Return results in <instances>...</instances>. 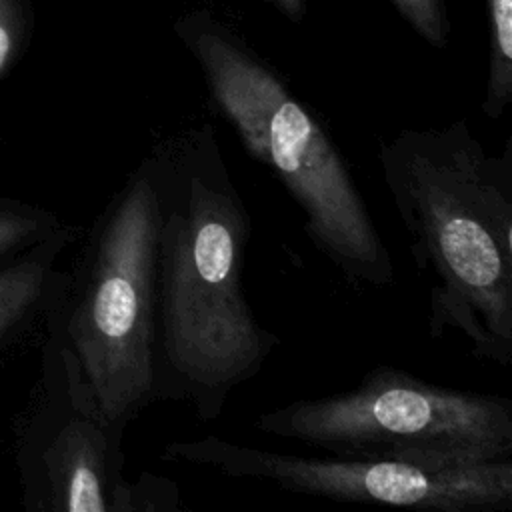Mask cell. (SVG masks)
Instances as JSON below:
<instances>
[{
	"mask_svg": "<svg viewBox=\"0 0 512 512\" xmlns=\"http://www.w3.org/2000/svg\"><path fill=\"white\" fill-rule=\"evenodd\" d=\"M158 208L154 274V398L186 402L202 422L280 346L244 290L250 214L212 124L148 148Z\"/></svg>",
	"mask_w": 512,
	"mask_h": 512,
	"instance_id": "cell-1",
	"label": "cell"
},
{
	"mask_svg": "<svg viewBox=\"0 0 512 512\" xmlns=\"http://www.w3.org/2000/svg\"><path fill=\"white\" fill-rule=\"evenodd\" d=\"M382 180L430 276L428 332H458L478 360L512 362V144L486 152L468 118L404 128L378 146Z\"/></svg>",
	"mask_w": 512,
	"mask_h": 512,
	"instance_id": "cell-2",
	"label": "cell"
},
{
	"mask_svg": "<svg viewBox=\"0 0 512 512\" xmlns=\"http://www.w3.org/2000/svg\"><path fill=\"white\" fill-rule=\"evenodd\" d=\"M174 34L198 64L212 108L296 202L314 248L352 288L390 286V252L318 112L214 12L198 8L180 14Z\"/></svg>",
	"mask_w": 512,
	"mask_h": 512,
	"instance_id": "cell-3",
	"label": "cell"
},
{
	"mask_svg": "<svg viewBox=\"0 0 512 512\" xmlns=\"http://www.w3.org/2000/svg\"><path fill=\"white\" fill-rule=\"evenodd\" d=\"M158 208L146 152L88 234L50 318L102 412L136 420L154 398V274Z\"/></svg>",
	"mask_w": 512,
	"mask_h": 512,
	"instance_id": "cell-4",
	"label": "cell"
},
{
	"mask_svg": "<svg viewBox=\"0 0 512 512\" xmlns=\"http://www.w3.org/2000/svg\"><path fill=\"white\" fill-rule=\"evenodd\" d=\"M254 428L338 456L448 464L512 456L506 396L440 386L386 364L346 392L266 410Z\"/></svg>",
	"mask_w": 512,
	"mask_h": 512,
	"instance_id": "cell-5",
	"label": "cell"
},
{
	"mask_svg": "<svg viewBox=\"0 0 512 512\" xmlns=\"http://www.w3.org/2000/svg\"><path fill=\"white\" fill-rule=\"evenodd\" d=\"M160 458L336 502L440 512H508L512 508V456L464 464L338 454L298 456L210 434L168 442Z\"/></svg>",
	"mask_w": 512,
	"mask_h": 512,
	"instance_id": "cell-6",
	"label": "cell"
},
{
	"mask_svg": "<svg viewBox=\"0 0 512 512\" xmlns=\"http://www.w3.org/2000/svg\"><path fill=\"white\" fill-rule=\"evenodd\" d=\"M42 402L28 426L22 470L30 508L44 512H110L124 478L126 424L110 420L50 318Z\"/></svg>",
	"mask_w": 512,
	"mask_h": 512,
	"instance_id": "cell-7",
	"label": "cell"
},
{
	"mask_svg": "<svg viewBox=\"0 0 512 512\" xmlns=\"http://www.w3.org/2000/svg\"><path fill=\"white\" fill-rule=\"evenodd\" d=\"M78 236V226L62 224L50 236L0 264V346L40 308H54L60 302L66 274L56 270V262Z\"/></svg>",
	"mask_w": 512,
	"mask_h": 512,
	"instance_id": "cell-8",
	"label": "cell"
},
{
	"mask_svg": "<svg viewBox=\"0 0 512 512\" xmlns=\"http://www.w3.org/2000/svg\"><path fill=\"white\" fill-rule=\"evenodd\" d=\"M488 16V76L482 112L496 120L512 102V0H484Z\"/></svg>",
	"mask_w": 512,
	"mask_h": 512,
	"instance_id": "cell-9",
	"label": "cell"
},
{
	"mask_svg": "<svg viewBox=\"0 0 512 512\" xmlns=\"http://www.w3.org/2000/svg\"><path fill=\"white\" fill-rule=\"evenodd\" d=\"M60 226L62 222L44 208L0 198V262L20 254Z\"/></svg>",
	"mask_w": 512,
	"mask_h": 512,
	"instance_id": "cell-10",
	"label": "cell"
},
{
	"mask_svg": "<svg viewBox=\"0 0 512 512\" xmlns=\"http://www.w3.org/2000/svg\"><path fill=\"white\" fill-rule=\"evenodd\" d=\"M182 510L178 484L152 472L138 478H122L112 494L110 512H176Z\"/></svg>",
	"mask_w": 512,
	"mask_h": 512,
	"instance_id": "cell-11",
	"label": "cell"
},
{
	"mask_svg": "<svg viewBox=\"0 0 512 512\" xmlns=\"http://www.w3.org/2000/svg\"><path fill=\"white\" fill-rule=\"evenodd\" d=\"M402 20L432 48H446L450 42V14L446 0H388Z\"/></svg>",
	"mask_w": 512,
	"mask_h": 512,
	"instance_id": "cell-12",
	"label": "cell"
},
{
	"mask_svg": "<svg viewBox=\"0 0 512 512\" xmlns=\"http://www.w3.org/2000/svg\"><path fill=\"white\" fill-rule=\"evenodd\" d=\"M20 40V16L12 0H0V72L10 62Z\"/></svg>",
	"mask_w": 512,
	"mask_h": 512,
	"instance_id": "cell-13",
	"label": "cell"
},
{
	"mask_svg": "<svg viewBox=\"0 0 512 512\" xmlns=\"http://www.w3.org/2000/svg\"><path fill=\"white\" fill-rule=\"evenodd\" d=\"M274 10H278L284 18H288L294 24H300L308 10V0H260Z\"/></svg>",
	"mask_w": 512,
	"mask_h": 512,
	"instance_id": "cell-14",
	"label": "cell"
}]
</instances>
